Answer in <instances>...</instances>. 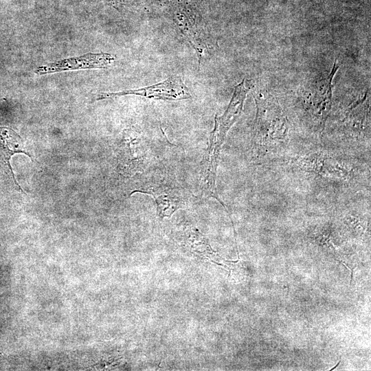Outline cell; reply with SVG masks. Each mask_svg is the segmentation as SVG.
<instances>
[{
	"label": "cell",
	"mask_w": 371,
	"mask_h": 371,
	"mask_svg": "<svg viewBox=\"0 0 371 371\" xmlns=\"http://www.w3.org/2000/svg\"><path fill=\"white\" fill-rule=\"evenodd\" d=\"M290 163L301 171L322 178L348 180L352 175L348 164L319 150L297 155L291 158Z\"/></svg>",
	"instance_id": "4"
},
{
	"label": "cell",
	"mask_w": 371,
	"mask_h": 371,
	"mask_svg": "<svg viewBox=\"0 0 371 371\" xmlns=\"http://www.w3.org/2000/svg\"><path fill=\"white\" fill-rule=\"evenodd\" d=\"M249 89L245 85V79L234 89L229 104L222 115H216L214 126L210 133L209 146L202 162L201 170L210 175L217 171L219 155L227 134L241 115L244 102Z\"/></svg>",
	"instance_id": "3"
},
{
	"label": "cell",
	"mask_w": 371,
	"mask_h": 371,
	"mask_svg": "<svg viewBox=\"0 0 371 371\" xmlns=\"http://www.w3.org/2000/svg\"><path fill=\"white\" fill-rule=\"evenodd\" d=\"M107 2L109 5H113L115 8H120L124 4L125 0H104Z\"/></svg>",
	"instance_id": "11"
},
{
	"label": "cell",
	"mask_w": 371,
	"mask_h": 371,
	"mask_svg": "<svg viewBox=\"0 0 371 371\" xmlns=\"http://www.w3.org/2000/svg\"><path fill=\"white\" fill-rule=\"evenodd\" d=\"M125 95H136L163 100H181L191 98V94L181 78L172 75L163 82L148 87L115 93L102 92L98 95L96 100H101Z\"/></svg>",
	"instance_id": "6"
},
{
	"label": "cell",
	"mask_w": 371,
	"mask_h": 371,
	"mask_svg": "<svg viewBox=\"0 0 371 371\" xmlns=\"http://www.w3.org/2000/svg\"><path fill=\"white\" fill-rule=\"evenodd\" d=\"M339 69L335 60L330 72L317 81L306 98V106L319 132H323L328 119L333 98V79Z\"/></svg>",
	"instance_id": "7"
},
{
	"label": "cell",
	"mask_w": 371,
	"mask_h": 371,
	"mask_svg": "<svg viewBox=\"0 0 371 371\" xmlns=\"http://www.w3.org/2000/svg\"><path fill=\"white\" fill-rule=\"evenodd\" d=\"M368 116H370V104L368 95L355 101L350 106L345 117V124L355 133L362 131L368 126Z\"/></svg>",
	"instance_id": "9"
},
{
	"label": "cell",
	"mask_w": 371,
	"mask_h": 371,
	"mask_svg": "<svg viewBox=\"0 0 371 371\" xmlns=\"http://www.w3.org/2000/svg\"><path fill=\"white\" fill-rule=\"evenodd\" d=\"M152 196L156 203L157 213L161 218L170 217L177 210L186 207L190 194L182 187L167 181H150L144 189L135 190Z\"/></svg>",
	"instance_id": "5"
},
{
	"label": "cell",
	"mask_w": 371,
	"mask_h": 371,
	"mask_svg": "<svg viewBox=\"0 0 371 371\" xmlns=\"http://www.w3.org/2000/svg\"><path fill=\"white\" fill-rule=\"evenodd\" d=\"M114 60L115 57L108 53H89L79 57L63 59L38 67L34 72L38 75H43L79 69H106Z\"/></svg>",
	"instance_id": "8"
},
{
	"label": "cell",
	"mask_w": 371,
	"mask_h": 371,
	"mask_svg": "<svg viewBox=\"0 0 371 371\" xmlns=\"http://www.w3.org/2000/svg\"><path fill=\"white\" fill-rule=\"evenodd\" d=\"M19 153L25 154L33 161L30 154L24 150L21 138L11 130L1 128L0 130V155L11 170L9 159L12 155Z\"/></svg>",
	"instance_id": "10"
},
{
	"label": "cell",
	"mask_w": 371,
	"mask_h": 371,
	"mask_svg": "<svg viewBox=\"0 0 371 371\" xmlns=\"http://www.w3.org/2000/svg\"><path fill=\"white\" fill-rule=\"evenodd\" d=\"M256 115L253 126L251 155L262 160L276 153L289 141L290 125L278 100L267 92L254 93Z\"/></svg>",
	"instance_id": "1"
},
{
	"label": "cell",
	"mask_w": 371,
	"mask_h": 371,
	"mask_svg": "<svg viewBox=\"0 0 371 371\" xmlns=\"http://www.w3.org/2000/svg\"><path fill=\"white\" fill-rule=\"evenodd\" d=\"M340 362H341V361H339V363H337V364L335 366H334L333 368H331L330 370H333L335 368H337L339 366Z\"/></svg>",
	"instance_id": "12"
},
{
	"label": "cell",
	"mask_w": 371,
	"mask_h": 371,
	"mask_svg": "<svg viewBox=\"0 0 371 371\" xmlns=\"http://www.w3.org/2000/svg\"><path fill=\"white\" fill-rule=\"evenodd\" d=\"M164 10L187 41L196 52L199 60L203 52L212 47V39L193 0H168Z\"/></svg>",
	"instance_id": "2"
}]
</instances>
